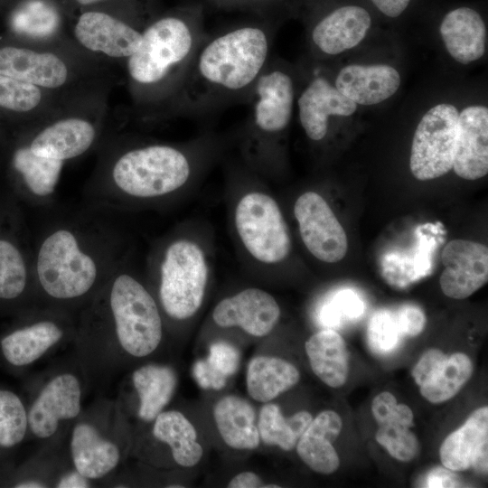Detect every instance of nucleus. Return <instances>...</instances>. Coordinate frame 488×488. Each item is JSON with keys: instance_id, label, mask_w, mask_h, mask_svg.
<instances>
[{"instance_id": "nucleus-1", "label": "nucleus", "mask_w": 488, "mask_h": 488, "mask_svg": "<svg viewBox=\"0 0 488 488\" xmlns=\"http://www.w3.org/2000/svg\"><path fill=\"white\" fill-rule=\"evenodd\" d=\"M268 55L266 25L231 28L202 42L176 93L192 111L249 94L268 63Z\"/></svg>"}, {"instance_id": "nucleus-2", "label": "nucleus", "mask_w": 488, "mask_h": 488, "mask_svg": "<svg viewBox=\"0 0 488 488\" xmlns=\"http://www.w3.org/2000/svg\"><path fill=\"white\" fill-rule=\"evenodd\" d=\"M117 265L114 235L87 221L59 222L39 240L33 267L41 288L57 300L88 294Z\"/></svg>"}, {"instance_id": "nucleus-3", "label": "nucleus", "mask_w": 488, "mask_h": 488, "mask_svg": "<svg viewBox=\"0 0 488 488\" xmlns=\"http://www.w3.org/2000/svg\"><path fill=\"white\" fill-rule=\"evenodd\" d=\"M202 17V6L190 5L147 22L138 49L126 60L136 89L152 94L176 81L178 89L204 41Z\"/></svg>"}, {"instance_id": "nucleus-4", "label": "nucleus", "mask_w": 488, "mask_h": 488, "mask_svg": "<svg viewBox=\"0 0 488 488\" xmlns=\"http://www.w3.org/2000/svg\"><path fill=\"white\" fill-rule=\"evenodd\" d=\"M188 156L166 144L127 149L109 162L94 186L98 201L113 206L121 200H153L173 193L189 180Z\"/></svg>"}, {"instance_id": "nucleus-5", "label": "nucleus", "mask_w": 488, "mask_h": 488, "mask_svg": "<svg viewBox=\"0 0 488 488\" xmlns=\"http://www.w3.org/2000/svg\"><path fill=\"white\" fill-rule=\"evenodd\" d=\"M108 306L119 343L129 354L144 357L159 345L163 324L147 289L127 271L109 274Z\"/></svg>"}, {"instance_id": "nucleus-6", "label": "nucleus", "mask_w": 488, "mask_h": 488, "mask_svg": "<svg viewBox=\"0 0 488 488\" xmlns=\"http://www.w3.org/2000/svg\"><path fill=\"white\" fill-rule=\"evenodd\" d=\"M159 298L172 318L184 320L202 305L208 281L204 253L195 242L178 239L164 250L159 264Z\"/></svg>"}, {"instance_id": "nucleus-7", "label": "nucleus", "mask_w": 488, "mask_h": 488, "mask_svg": "<svg viewBox=\"0 0 488 488\" xmlns=\"http://www.w3.org/2000/svg\"><path fill=\"white\" fill-rule=\"evenodd\" d=\"M235 226L245 249L259 262L275 264L288 256V228L278 204L268 194L252 192L242 196L235 210Z\"/></svg>"}, {"instance_id": "nucleus-8", "label": "nucleus", "mask_w": 488, "mask_h": 488, "mask_svg": "<svg viewBox=\"0 0 488 488\" xmlns=\"http://www.w3.org/2000/svg\"><path fill=\"white\" fill-rule=\"evenodd\" d=\"M458 116L455 107L443 103L430 108L419 121L409 160L418 180L436 179L453 168Z\"/></svg>"}, {"instance_id": "nucleus-9", "label": "nucleus", "mask_w": 488, "mask_h": 488, "mask_svg": "<svg viewBox=\"0 0 488 488\" xmlns=\"http://www.w3.org/2000/svg\"><path fill=\"white\" fill-rule=\"evenodd\" d=\"M72 33L86 50L112 59L127 60L142 39V30L134 21L101 7L80 9Z\"/></svg>"}, {"instance_id": "nucleus-10", "label": "nucleus", "mask_w": 488, "mask_h": 488, "mask_svg": "<svg viewBox=\"0 0 488 488\" xmlns=\"http://www.w3.org/2000/svg\"><path fill=\"white\" fill-rule=\"evenodd\" d=\"M301 239L308 251L326 263L342 260L348 249L344 229L327 202L317 192L301 194L294 206Z\"/></svg>"}, {"instance_id": "nucleus-11", "label": "nucleus", "mask_w": 488, "mask_h": 488, "mask_svg": "<svg viewBox=\"0 0 488 488\" xmlns=\"http://www.w3.org/2000/svg\"><path fill=\"white\" fill-rule=\"evenodd\" d=\"M249 97L251 105L249 124L257 135L266 138L286 129L295 100L294 82L288 73L267 63Z\"/></svg>"}, {"instance_id": "nucleus-12", "label": "nucleus", "mask_w": 488, "mask_h": 488, "mask_svg": "<svg viewBox=\"0 0 488 488\" xmlns=\"http://www.w3.org/2000/svg\"><path fill=\"white\" fill-rule=\"evenodd\" d=\"M0 74L48 92L65 89L76 76L71 64L61 54L15 46L0 48Z\"/></svg>"}, {"instance_id": "nucleus-13", "label": "nucleus", "mask_w": 488, "mask_h": 488, "mask_svg": "<svg viewBox=\"0 0 488 488\" xmlns=\"http://www.w3.org/2000/svg\"><path fill=\"white\" fill-rule=\"evenodd\" d=\"M445 266L440 276L442 292L453 299H465L488 281L487 246L467 239H453L441 254Z\"/></svg>"}, {"instance_id": "nucleus-14", "label": "nucleus", "mask_w": 488, "mask_h": 488, "mask_svg": "<svg viewBox=\"0 0 488 488\" xmlns=\"http://www.w3.org/2000/svg\"><path fill=\"white\" fill-rule=\"evenodd\" d=\"M99 136L96 122L83 116H68L41 127L27 145L36 155L65 163L88 152Z\"/></svg>"}, {"instance_id": "nucleus-15", "label": "nucleus", "mask_w": 488, "mask_h": 488, "mask_svg": "<svg viewBox=\"0 0 488 488\" xmlns=\"http://www.w3.org/2000/svg\"><path fill=\"white\" fill-rule=\"evenodd\" d=\"M280 317L276 299L259 288H247L222 299L213 309V321L221 327H240L256 337L268 334Z\"/></svg>"}, {"instance_id": "nucleus-16", "label": "nucleus", "mask_w": 488, "mask_h": 488, "mask_svg": "<svg viewBox=\"0 0 488 488\" xmlns=\"http://www.w3.org/2000/svg\"><path fill=\"white\" fill-rule=\"evenodd\" d=\"M442 465L450 471L488 470V408L474 410L466 421L444 440L439 448Z\"/></svg>"}, {"instance_id": "nucleus-17", "label": "nucleus", "mask_w": 488, "mask_h": 488, "mask_svg": "<svg viewBox=\"0 0 488 488\" xmlns=\"http://www.w3.org/2000/svg\"><path fill=\"white\" fill-rule=\"evenodd\" d=\"M465 180H477L488 173V109L465 108L458 116L453 168Z\"/></svg>"}, {"instance_id": "nucleus-18", "label": "nucleus", "mask_w": 488, "mask_h": 488, "mask_svg": "<svg viewBox=\"0 0 488 488\" xmlns=\"http://www.w3.org/2000/svg\"><path fill=\"white\" fill-rule=\"evenodd\" d=\"M80 385L71 374L51 380L33 402L28 423L33 433L46 438L52 436L60 419L75 418L80 410Z\"/></svg>"}, {"instance_id": "nucleus-19", "label": "nucleus", "mask_w": 488, "mask_h": 488, "mask_svg": "<svg viewBox=\"0 0 488 488\" xmlns=\"http://www.w3.org/2000/svg\"><path fill=\"white\" fill-rule=\"evenodd\" d=\"M299 120L306 136L313 141L324 138L329 117L352 115L357 104L343 96L325 78L310 81L297 99Z\"/></svg>"}, {"instance_id": "nucleus-20", "label": "nucleus", "mask_w": 488, "mask_h": 488, "mask_svg": "<svg viewBox=\"0 0 488 488\" xmlns=\"http://www.w3.org/2000/svg\"><path fill=\"white\" fill-rule=\"evenodd\" d=\"M400 76L386 64L343 67L335 80V88L356 104L369 106L380 103L396 93Z\"/></svg>"}, {"instance_id": "nucleus-21", "label": "nucleus", "mask_w": 488, "mask_h": 488, "mask_svg": "<svg viewBox=\"0 0 488 488\" xmlns=\"http://www.w3.org/2000/svg\"><path fill=\"white\" fill-rule=\"evenodd\" d=\"M370 26L371 16L364 8L342 6L317 22L311 39L322 52L335 55L358 45Z\"/></svg>"}, {"instance_id": "nucleus-22", "label": "nucleus", "mask_w": 488, "mask_h": 488, "mask_svg": "<svg viewBox=\"0 0 488 488\" xmlns=\"http://www.w3.org/2000/svg\"><path fill=\"white\" fill-rule=\"evenodd\" d=\"M343 427L341 417L333 410H324L313 418L296 444V452L302 461L313 471L331 474L340 460L333 442Z\"/></svg>"}, {"instance_id": "nucleus-23", "label": "nucleus", "mask_w": 488, "mask_h": 488, "mask_svg": "<svg viewBox=\"0 0 488 488\" xmlns=\"http://www.w3.org/2000/svg\"><path fill=\"white\" fill-rule=\"evenodd\" d=\"M440 33L447 52L460 63L468 64L484 53L485 25L472 8L460 7L449 12L441 23Z\"/></svg>"}, {"instance_id": "nucleus-24", "label": "nucleus", "mask_w": 488, "mask_h": 488, "mask_svg": "<svg viewBox=\"0 0 488 488\" xmlns=\"http://www.w3.org/2000/svg\"><path fill=\"white\" fill-rule=\"evenodd\" d=\"M66 8L62 0H20L9 14L8 24L23 38L47 42L61 33Z\"/></svg>"}, {"instance_id": "nucleus-25", "label": "nucleus", "mask_w": 488, "mask_h": 488, "mask_svg": "<svg viewBox=\"0 0 488 488\" xmlns=\"http://www.w3.org/2000/svg\"><path fill=\"white\" fill-rule=\"evenodd\" d=\"M314 373L327 386L339 388L348 377L349 355L343 338L333 329L313 334L305 345Z\"/></svg>"}, {"instance_id": "nucleus-26", "label": "nucleus", "mask_w": 488, "mask_h": 488, "mask_svg": "<svg viewBox=\"0 0 488 488\" xmlns=\"http://www.w3.org/2000/svg\"><path fill=\"white\" fill-rule=\"evenodd\" d=\"M213 417L223 441L235 449L251 450L260 438L251 404L238 396H226L213 408Z\"/></svg>"}, {"instance_id": "nucleus-27", "label": "nucleus", "mask_w": 488, "mask_h": 488, "mask_svg": "<svg viewBox=\"0 0 488 488\" xmlns=\"http://www.w3.org/2000/svg\"><path fill=\"white\" fill-rule=\"evenodd\" d=\"M70 448L76 470L89 479L106 475L119 460L117 446L103 439L93 426L86 423L74 427Z\"/></svg>"}, {"instance_id": "nucleus-28", "label": "nucleus", "mask_w": 488, "mask_h": 488, "mask_svg": "<svg viewBox=\"0 0 488 488\" xmlns=\"http://www.w3.org/2000/svg\"><path fill=\"white\" fill-rule=\"evenodd\" d=\"M64 164L34 155L27 144L18 147L12 157L25 193L39 204L48 202L54 195Z\"/></svg>"}, {"instance_id": "nucleus-29", "label": "nucleus", "mask_w": 488, "mask_h": 488, "mask_svg": "<svg viewBox=\"0 0 488 488\" xmlns=\"http://www.w3.org/2000/svg\"><path fill=\"white\" fill-rule=\"evenodd\" d=\"M300 379L297 368L289 361L271 356L253 358L247 370L249 395L267 403L294 387Z\"/></svg>"}, {"instance_id": "nucleus-30", "label": "nucleus", "mask_w": 488, "mask_h": 488, "mask_svg": "<svg viewBox=\"0 0 488 488\" xmlns=\"http://www.w3.org/2000/svg\"><path fill=\"white\" fill-rule=\"evenodd\" d=\"M62 337V330L52 321L43 320L18 329L1 341L5 358L14 366H24L40 358Z\"/></svg>"}, {"instance_id": "nucleus-31", "label": "nucleus", "mask_w": 488, "mask_h": 488, "mask_svg": "<svg viewBox=\"0 0 488 488\" xmlns=\"http://www.w3.org/2000/svg\"><path fill=\"white\" fill-rule=\"evenodd\" d=\"M132 378L140 400L139 418L154 420L173 397L177 385L174 371L164 365L147 364L137 369Z\"/></svg>"}, {"instance_id": "nucleus-32", "label": "nucleus", "mask_w": 488, "mask_h": 488, "mask_svg": "<svg viewBox=\"0 0 488 488\" xmlns=\"http://www.w3.org/2000/svg\"><path fill=\"white\" fill-rule=\"evenodd\" d=\"M155 419L153 434L171 447L174 461L183 467L197 465L203 452L193 425L175 410L161 412Z\"/></svg>"}, {"instance_id": "nucleus-33", "label": "nucleus", "mask_w": 488, "mask_h": 488, "mask_svg": "<svg viewBox=\"0 0 488 488\" xmlns=\"http://www.w3.org/2000/svg\"><path fill=\"white\" fill-rule=\"evenodd\" d=\"M312 420V415L305 410L286 418L277 405L267 403L259 412V438L267 446H277L285 451H290L296 447Z\"/></svg>"}, {"instance_id": "nucleus-34", "label": "nucleus", "mask_w": 488, "mask_h": 488, "mask_svg": "<svg viewBox=\"0 0 488 488\" xmlns=\"http://www.w3.org/2000/svg\"><path fill=\"white\" fill-rule=\"evenodd\" d=\"M473 373L471 359L463 352H455L434 371L419 386L421 395L431 403H441L455 397Z\"/></svg>"}, {"instance_id": "nucleus-35", "label": "nucleus", "mask_w": 488, "mask_h": 488, "mask_svg": "<svg viewBox=\"0 0 488 488\" xmlns=\"http://www.w3.org/2000/svg\"><path fill=\"white\" fill-rule=\"evenodd\" d=\"M414 415L409 407L398 404L394 413L379 425L375 438L397 460L409 462L419 453V442L410 430Z\"/></svg>"}, {"instance_id": "nucleus-36", "label": "nucleus", "mask_w": 488, "mask_h": 488, "mask_svg": "<svg viewBox=\"0 0 488 488\" xmlns=\"http://www.w3.org/2000/svg\"><path fill=\"white\" fill-rule=\"evenodd\" d=\"M24 253L13 241L0 238V299H14L23 294L28 280Z\"/></svg>"}, {"instance_id": "nucleus-37", "label": "nucleus", "mask_w": 488, "mask_h": 488, "mask_svg": "<svg viewBox=\"0 0 488 488\" xmlns=\"http://www.w3.org/2000/svg\"><path fill=\"white\" fill-rule=\"evenodd\" d=\"M49 92L34 85L0 74V108L20 113L41 112Z\"/></svg>"}, {"instance_id": "nucleus-38", "label": "nucleus", "mask_w": 488, "mask_h": 488, "mask_svg": "<svg viewBox=\"0 0 488 488\" xmlns=\"http://www.w3.org/2000/svg\"><path fill=\"white\" fill-rule=\"evenodd\" d=\"M28 418L20 399L13 392L0 390V446L11 447L20 443Z\"/></svg>"}, {"instance_id": "nucleus-39", "label": "nucleus", "mask_w": 488, "mask_h": 488, "mask_svg": "<svg viewBox=\"0 0 488 488\" xmlns=\"http://www.w3.org/2000/svg\"><path fill=\"white\" fill-rule=\"evenodd\" d=\"M370 348L378 354L395 350L404 337L395 311L380 309L371 317L367 329Z\"/></svg>"}, {"instance_id": "nucleus-40", "label": "nucleus", "mask_w": 488, "mask_h": 488, "mask_svg": "<svg viewBox=\"0 0 488 488\" xmlns=\"http://www.w3.org/2000/svg\"><path fill=\"white\" fill-rule=\"evenodd\" d=\"M362 311V302L354 292L341 290L323 305L319 318L324 326L331 329L359 317Z\"/></svg>"}, {"instance_id": "nucleus-41", "label": "nucleus", "mask_w": 488, "mask_h": 488, "mask_svg": "<svg viewBox=\"0 0 488 488\" xmlns=\"http://www.w3.org/2000/svg\"><path fill=\"white\" fill-rule=\"evenodd\" d=\"M207 360L218 371L229 378L238 371L239 353L233 345L218 342L211 345Z\"/></svg>"}, {"instance_id": "nucleus-42", "label": "nucleus", "mask_w": 488, "mask_h": 488, "mask_svg": "<svg viewBox=\"0 0 488 488\" xmlns=\"http://www.w3.org/2000/svg\"><path fill=\"white\" fill-rule=\"evenodd\" d=\"M395 312L404 336H417L423 331L427 319L421 308L404 305Z\"/></svg>"}, {"instance_id": "nucleus-43", "label": "nucleus", "mask_w": 488, "mask_h": 488, "mask_svg": "<svg viewBox=\"0 0 488 488\" xmlns=\"http://www.w3.org/2000/svg\"><path fill=\"white\" fill-rule=\"evenodd\" d=\"M192 373L199 386L204 389L220 390L226 386L227 377L218 371L207 359L193 364Z\"/></svg>"}, {"instance_id": "nucleus-44", "label": "nucleus", "mask_w": 488, "mask_h": 488, "mask_svg": "<svg viewBox=\"0 0 488 488\" xmlns=\"http://www.w3.org/2000/svg\"><path fill=\"white\" fill-rule=\"evenodd\" d=\"M447 358L438 349L427 350L417 362L412 370V376L416 383L420 386L434 372V371Z\"/></svg>"}, {"instance_id": "nucleus-45", "label": "nucleus", "mask_w": 488, "mask_h": 488, "mask_svg": "<svg viewBox=\"0 0 488 488\" xmlns=\"http://www.w3.org/2000/svg\"><path fill=\"white\" fill-rule=\"evenodd\" d=\"M152 0H62L65 5L73 6L77 9L101 7L116 2H124L142 21V17L148 14L151 16Z\"/></svg>"}, {"instance_id": "nucleus-46", "label": "nucleus", "mask_w": 488, "mask_h": 488, "mask_svg": "<svg viewBox=\"0 0 488 488\" xmlns=\"http://www.w3.org/2000/svg\"><path fill=\"white\" fill-rule=\"evenodd\" d=\"M398 402L393 394L383 391L372 400L371 412L378 425L386 421L395 411Z\"/></svg>"}, {"instance_id": "nucleus-47", "label": "nucleus", "mask_w": 488, "mask_h": 488, "mask_svg": "<svg viewBox=\"0 0 488 488\" xmlns=\"http://www.w3.org/2000/svg\"><path fill=\"white\" fill-rule=\"evenodd\" d=\"M221 7L250 9L257 12L267 11L272 0H211Z\"/></svg>"}, {"instance_id": "nucleus-48", "label": "nucleus", "mask_w": 488, "mask_h": 488, "mask_svg": "<svg viewBox=\"0 0 488 488\" xmlns=\"http://www.w3.org/2000/svg\"><path fill=\"white\" fill-rule=\"evenodd\" d=\"M374 5L389 17H398L400 15L410 0H371Z\"/></svg>"}, {"instance_id": "nucleus-49", "label": "nucleus", "mask_w": 488, "mask_h": 488, "mask_svg": "<svg viewBox=\"0 0 488 488\" xmlns=\"http://www.w3.org/2000/svg\"><path fill=\"white\" fill-rule=\"evenodd\" d=\"M260 477L252 472H242L234 476L229 483L230 488H258L264 487Z\"/></svg>"}, {"instance_id": "nucleus-50", "label": "nucleus", "mask_w": 488, "mask_h": 488, "mask_svg": "<svg viewBox=\"0 0 488 488\" xmlns=\"http://www.w3.org/2000/svg\"><path fill=\"white\" fill-rule=\"evenodd\" d=\"M59 488H87L89 483L80 473L72 472L63 476L58 483Z\"/></svg>"}, {"instance_id": "nucleus-51", "label": "nucleus", "mask_w": 488, "mask_h": 488, "mask_svg": "<svg viewBox=\"0 0 488 488\" xmlns=\"http://www.w3.org/2000/svg\"><path fill=\"white\" fill-rule=\"evenodd\" d=\"M427 484V487H452L455 486V482L449 477L448 473L438 470L436 474L429 475Z\"/></svg>"}, {"instance_id": "nucleus-52", "label": "nucleus", "mask_w": 488, "mask_h": 488, "mask_svg": "<svg viewBox=\"0 0 488 488\" xmlns=\"http://www.w3.org/2000/svg\"><path fill=\"white\" fill-rule=\"evenodd\" d=\"M17 488H42L45 487L42 483L36 481H25L15 485Z\"/></svg>"}]
</instances>
